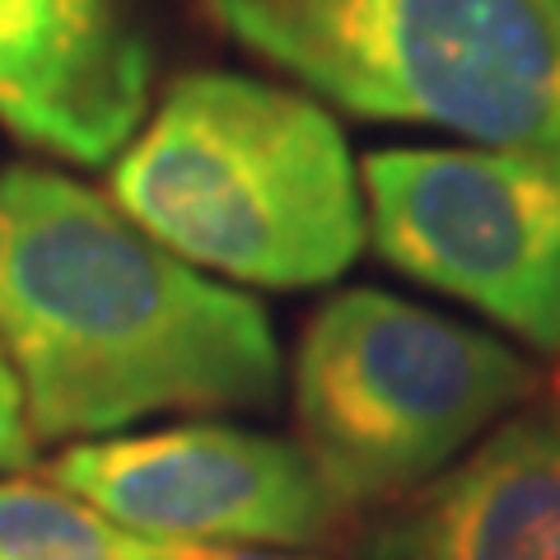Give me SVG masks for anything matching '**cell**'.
I'll return each instance as SVG.
<instances>
[{
    "mask_svg": "<svg viewBox=\"0 0 560 560\" xmlns=\"http://www.w3.org/2000/svg\"><path fill=\"white\" fill-rule=\"evenodd\" d=\"M0 350L38 444L280 393L271 318L66 173H0Z\"/></svg>",
    "mask_w": 560,
    "mask_h": 560,
    "instance_id": "6da1fadb",
    "label": "cell"
},
{
    "mask_svg": "<svg viewBox=\"0 0 560 560\" xmlns=\"http://www.w3.org/2000/svg\"><path fill=\"white\" fill-rule=\"evenodd\" d=\"M108 197L187 267L261 290L327 285L370 234L360 168L318 98L191 70L108 168Z\"/></svg>",
    "mask_w": 560,
    "mask_h": 560,
    "instance_id": "7a4b0ae2",
    "label": "cell"
},
{
    "mask_svg": "<svg viewBox=\"0 0 560 560\" xmlns=\"http://www.w3.org/2000/svg\"><path fill=\"white\" fill-rule=\"evenodd\" d=\"M337 108L481 145H560V0H206Z\"/></svg>",
    "mask_w": 560,
    "mask_h": 560,
    "instance_id": "3957f363",
    "label": "cell"
},
{
    "mask_svg": "<svg viewBox=\"0 0 560 560\" xmlns=\"http://www.w3.org/2000/svg\"><path fill=\"white\" fill-rule=\"evenodd\" d=\"M528 393L504 341L388 290L327 300L294 355L300 448L341 510L416 495Z\"/></svg>",
    "mask_w": 560,
    "mask_h": 560,
    "instance_id": "277c9868",
    "label": "cell"
},
{
    "mask_svg": "<svg viewBox=\"0 0 560 560\" xmlns=\"http://www.w3.org/2000/svg\"><path fill=\"white\" fill-rule=\"evenodd\" d=\"M360 187L393 271L560 350V145L374 150Z\"/></svg>",
    "mask_w": 560,
    "mask_h": 560,
    "instance_id": "5b68a950",
    "label": "cell"
},
{
    "mask_svg": "<svg viewBox=\"0 0 560 560\" xmlns=\"http://www.w3.org/2000/svg\"><path fill=\"white\" fill-rule=\"evenodd\" d=\"M47 481L121 528L197 547H308L346 514L300 444L238 425H173L57 453Z\"/></svg>",
    "mask_w": 560,
    "mask_h": 560,
    "instance_id": "8992f818",
    "label": "cell"
},
{
    "mask_svg": "<svg viewBox=\"0 0 560 560\" xmlns=\"http://www.w3.org/2000/svg\"><path fill=\"white\" fill-rule=\"evenodd\" d=\"M136 0H0V127L51 160L103 168L150 108Z\"/></svg>",
    "mask_w": 560,
    "mask_h": 560,
    "instance_id": "52a82bcc",
    "label": "cell"
},
{
    "mask_svg": "<svg viewBox=\"0 0 560 560\" xmlns=\"http://www.w3.org/2000/svg\"><path fill=\"white\" fill-rule=\"evenodd\" d=\"M360 560H560V407L514 416L420 486Z\"/></svg>",
    "mask_w": 560,
    "mask_h": 560,
    "instance_id": "ba28073f",
    "label": "cell"
},
{
    "mask_svg": "<svg viewBox=\"0 0 560 560\" xmlns=\"http://www.w3.org/2000/svg\"><path fill=\"white\" fill-rule=\"evenodd\" d=\"M0 560H178L51 481H0Z\"/></svg>",
    "mask_w": 560,
    "mask_h": 560,
    "instance_id": "9c48e42d",
    "label": "cell"
},
{
    "mask_svg": "<svg viewBox=\"0 0 560 560\" xmlns=\"http://www.w3.org/2000/svg\"><path fill=\"white\" fill-rule=\"evenodd\" d=\"M38 453V440H33L28 425V407H24V388L14 378L5 350H0V477L10 471H24Z\"/></svg>",
    "mask_w": 560,
    "mask_h": 560,
    "instance_id": "30bf717a",
    "label": "cell"
},
{
    "mask_svg": "<svg viewBox=\"0 0 560 560\" xmlns=\"http://www.w3.org/2000/svg\"><path fill=\"white\" fill-rule=\"evenodd\" d=\"M178 560H313V556H285L261 547H197V541H173Z\"/></svg>",
    "mask_w": 560,
    "mask_h": 560,
    "instance_id": "8fae6325",
    "label": "cell"
}]
</instances>
